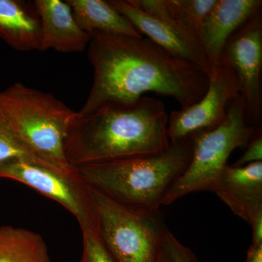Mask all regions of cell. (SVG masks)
<instances>
[{
    "label": "cell",
    "mask_w": 262,
    "mask_h": 262,
    "mask_svg": "<svg viewBox=\"0 0 262 262\" xmlns=\"http://www.w3.org/2000/svg\"><path fill=\"white\" fill-rule=\"evenodd\" d=\"M88 48L94 78L80 115L105 103L133 102L146 93L173 98L186 108L198 102L208 89L204 71L143 36L94 32Z\"/></svg>",
    "instance_id": "6da1fadb"
},
{
    "label": "cell",
    "mask_w": 262,
    "mask_h": 262,
    "mask_svg": "<svg viewBox=\"0 0 262 262\" xmlns=\"http://www.w3.org/2000/svg\"><path fill=\"white\" fill-rule=\"evenodd\" d=\"M168 114L163 101L142 96L130 103H107L77 115L64 142L72 168L158 154L170 146Z\"/></svg>",
    "instance_id": "7a4b0ae2"
},
{
    "label": "cell",
    "mask_w": 262,
    "mask_h": 262,
    "mask_svg": "<svg viewBox=\"0 0 262 262\" xmlns=\"http://www.w3.org/2000/svg\"><path fill=\"white\" fill-rule=\"evenodd\" d=\"M246 262H262V244L251 245L247 252Z\"/></svg>",
    "instance_id": "7402d4cb"
},
{
    "label": "cell",
    "mask_w": 262,
    "mask_h": 262,
    "mask_svg": "<svg viewBox=\"0 0 262 262\" xmlns=\"http://www.w3.org/2000/svg\"><path fill=\"white\" fill-rule=\"evenodd\" d=\"M208 78L206 94L198 102L168 115L170 143L220 125L225 118L229 105L241 95L235 73L223 58L220 64L213 67Z\"/></svg>",
    "instance_id": "ba28073f"
},
{
    "label": "cell",
    "mask_w": 262,
    "mask_h": 262,
    "mask_svg": "<svg viewBox=\"0 0 262 262\" xmlns=\"http://www.w3.org/2000/svg\"><path fill=\"white\" fill-rule=\"evenodd\" d=\"M246 151L232 166L241 167L249 164L262 162V136L260 133L251 139L246 146Z\"/></svg>",
    "instance_id": "44dd1931"
},
{
    "label": "cell",
    "mask_w": 262,
    "mask_h": 262,
    "mask_svg": "<svg viewBox=\"0 0 262 262\" xmlns=\"http://www.w3.org/2000/svg\"><path fill=\"white\" fill-rule=\"evenodd\" d=\"M13 159L24 160L29 163L59 170L40 159L24 145L0 111V163Z\"/></svg>",
    "instance_id": "ac0fdd59"
},
{
    "label": "cell",
    "mask_w": 262,
    "mask_h": 262,
    "mask_svg": "<svg viewBox=\"0 0 262 262\" xmlns=\"http://www.w3.org/2000/svg\"><path fill=\"white\" fill-rule=\"evenodd\" d=\"M34 4L42 30L39 51L79 53L89 46L91 35L80 28L67 0H36Z\"/></svg>",
    "instance_id": "4fadbf2b"
},
{
    "label": "cell",
    "mask_w": 262,
    "mask_h": 262,
    "mask_svg": "<svg viewBox=\"0 0 262 262\" xmlns=\"http://www.w3.org/2000/svg\"><path fill=\"white\" fill-rule=\"evenodd\" d=\"M222 58L234 71L247 120H261L262 18L255 15L229 39Z\"/></svg>",
    "instance_id": "9c48e42d"
},
{
    "label": "cell",
    "mask_w": 262,
    "mask_h": 262,
    "mask_svg": "<svg viewBox=\"0 0 262 262\" xmlns=\"http://www.w3.org/2000/svg\"><path fill=\"white\" fill-rule=\"evenodd\" d=\"M192 136L171 143L158 154L81 165L76 173L88 187L113 201L150 212H160L164 200L187 168Z\"/></svg>",
    "instance_id": "3957f363"
},
{
    "label": "cell",
    "mask_w": 262,
    "mask_h": 262,
    "mask_svg": "<svg viewBox=\"0 0 262 262\" xmlns=\"http://www.w3.org/2000/svg\"><path fill=\"white\" fill-rule=\"evenodd\" d=\"M91 190L98 235L115 261L159 262L168 232L160 212L126 206Z\"/></svg>",
    "instance_id": "8992f818"
},
{
    "label": "cell",
    "mask_w": 262,
    "mask_h": 262,
    "mask_svg": "<svg viewBox=\"0 0 262 262\" xmlns=\"http://www.w3.org/2000/svg\"><path fill=\"white\" fill-rule=\"evenodd\" d=\"M0 179H10L32 188L73 215L82 232L98 234V215L91 189L77 174L13 159L0 163Z\"/></svg>",
    "instance_id": "52a82bcc"
},
{
    "label": "cell",
    "mask_w": 262,
    "mask_h": 262,
    "mask_svg": "<svg viewBox=\"0 0 262 262\" xmlns=\"http://www.w3.org/2000/svg\"><path fill=\"white\" fill-rule=\"evenodd\" d=\"M0 111L32 152L65 173L77 174L64 152L66 137L77 112L53 94L20 82L0 91Z\"/></svg>",
    "instance_id": "277c9868"
},
{
    "label": "cell",
    "mask_w": 262,
    "mask_h": 262,
    "mask_svg": "<svg viewBox=\"0 0 262 262\" xmlns=\"http://www.w3.org/2000/svg\"><path fill=\"white\" fill-rule=\"evenodd\" d=\"M261 0H216L200 26L198 39L212 67L220 63L234 33L260 13Z\"/></svg>",
    "instance_id": "7c38bea8"
},
{
    "label": "cell",
    "mask_w": 262,
    "mask_h": 262,
    "mask_svg": "<svg viewBox=\"0 0 262 262\" xmlns=\"http://www.w3.org/2000/svg\"><path fill=\"white\" fill-rule=\"evenodd\" d=\"M211 191L251 227L262 223V162L227 165Z\"/></svg>",
    "instance_id": "8fae6325"
},
{
    "label": "cell",
    "mask_w": 262,
    "mask_h": 262,
    "mask_svg": "<svg viewBox=\"0 0 262 262\" xmlns=\"http://www.w3.org/2000/svg\"><path fill=\"white\" fill-rule=\"evenodd\" d=\"M159 262H168V258L165 256V253L163 251V254H162L161 257H160Z\"/></svg>",
    "instance_id": "603a6c76"
},
{
    "label": "cell",
    "mask_w": 262,
    "mask_h": 262,
    "mask_svg": "<svg viewBox=\"0 0 262 262\" xmlns=\"http://www.w3.org/2000/svg\"><path fill=\"white\" fill-rule=\"evenodd\" d=\"M82 251L79 262H115L96 232H82Z\"/></svg>",
    "instance_id": "d6986e66"
},
{
    "label": "cell",
    "mask_w": 262,
    "mask_h": 262,
    "mask_svg": "<svg viewBox=\"0 0 262 262\" xmlns=\"http://www.w3.org/2000/svg\"><path fill=\"white\" fill-rule=\"evenodd\" d=\"M163 252L168 262H199L192 250L182 244L169 230L164 239Z\"/></svg>",
    "instance_id": "ffe728a7"
},
{
    "label": "cell",
    "mask_w": 262,
    "mask_h": 262,
    "mask_svg": "<svg viewBox=\"0 0 262 262\" xmlns=\"http://www.w3.org/2000/svg\"><path fill=\"white\" fill-rule=\"evenodd\" d=\"M144 10L198 37V29L216 0H129Z\"/></svg>",
    "instance_id": "2e32d148"
},
{
    "label": "cell",
    "mask_w": 262,
    "mask_h": 262,
    "mask_svg": "<svg viewBox=\"0 0 262 262\" xmlns=\"http://www.w3.org/2000/svg\"><path fill=\"white\" fill-rule=\"evenodd\" d=\"M254 136V127L248 123L244 98L239 95L229 105L220 125L192 136L190 161L165 196L163 206L191 193L211 191L232 151L246 148Z\"/></svg>",
    "instance_id": "5b68a950"
},
{
    "label": "cell",
    "mask_w": 262,
    "mask_h": 262,
    "mask_svg": "<svg viewBox=\"0 0 262 262\" xmlns=\"http://www.w3.org/2000/svg\"><path fill=\"white\" fill-rule=\"evenodd\" d=\"M110 4L136 29L170 54L194 63L211 75L212 69L198 37L174 24L139 9L129 0H110Z\"/></svg>",
    "instance_id": "30bf717a"
},
{
    "label": "cell",
    "mask_w": 262,
    "mask_h": 262,
    "mask_svg": "<svg viewBox=\"0 0 262 262\" xmlns=\"http://www.w3.org/2000/svg\"><path fill=\"white\" fill-rule=\"evenodd\" d=\"M0 37L16 51H39L41 21L34 3L0 0Z\"/></svg>",
    "instance_id": "5bb4252c"
},
{
    "label": "cell",
    "mask_w": 262,
    "mask_h": 262,
    "mask_svg": "<svg viewBox=\"0 0 262 262\" xmlns=\"http://www.w3.org/2000/svg\"><path fill=\"white\" fill-rule=\"evenodd\" d=\"M0 262H51L40 234L29 229L0 226Z\"/></svg>",
    "instance_id": "e0dca14e"
},
{
    "label": "cell",
    "mask_w": 262,
    "mask_h": 262,
    "mask_svg": "<svg viewBox=\"0 0 262 262\" xmlns=\"http://www.w3.org/2000/svg\"><path fill=\"white\" fill-rule=\"evenodd\" d=\"M80 28L91 35L94 32L142 37L123 15L103 0H67Z\"/></svg>",
    "instance_id": "9a60e30c"
}]
</instances>
